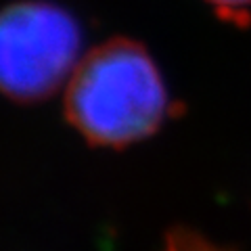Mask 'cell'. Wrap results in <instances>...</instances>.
Wrapping results in <instances>:
<instances>
[{
  "mask_svg": "<svg viewBox=\"0 0 251 251\" xmlns=\"http://www.w3.org/2000/svg\"><path fill=\"white\" fill-rule=\"evenodd\" d=\"M170 94L143 44L113 38L77 63L67 84L65 113L97 147L122 149L153 136L170 117Z\"/></svg>",
  "mask_w": 251,
  "mask_h": 251,
  "instance_id": "obj_1",
  "label": "cell"
},
{
  "mask_svg": "<svg viewBox=\"0 0 251 251\" xmlns=\"http://www.w3.org/2000/svg\"><path fill=\"white\" fill-rule=\"evenodd\" d=\"M82 29L50 2H17L0 11V92L42 100L69 82L80 63Z\"/></svg>",
  "mask_w": 251,
  "mask_h": 251,
  "instance_id": "obj_2",
  "label": "cell"
},
{
  "mask_svg": "<svg viewBox=\"0 0 251 251\" xmlns=\"http://www.w3.org/2000/svg\"><path fill=\"white\" fill-rule=\"evenodd\" d=\"M205 2H209L222 17L230 19L232 23L245 21L249 17L251 0H205Z\"/></svg>",
  "mask_w": 251,
  "mask_h": 251,
  "instance_id": "obj_3",
  "label": "cell"
}]
</instances>
